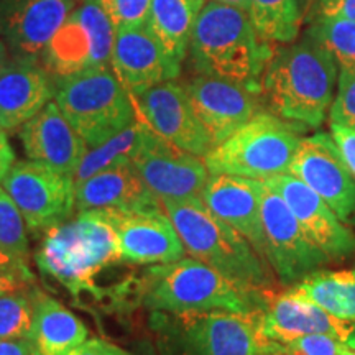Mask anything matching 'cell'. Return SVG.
Returning <instances> with one entry per match:
<instances>
[{"instance_id":"cell-18","label":"cell","mask_w":355,"mask_h":355,"mask_svg":"<svg viewBox=\"0 0 355 355\" xmlns=\"http://www.w3.org/2000/svg\"><path fill=\"white\" fill-rule=\"evenodd\" d=\"M79 0H0V38L15 58L38 61Z\"/></svg>"},{"instance_id":"cell-48","label":"cell","mask_w":355,"mask_h":355,"mask_svg":"<svg viewBox=\"0 0 355 355\" xmlns=\"http://www.w3.org/2000/svg\"><path fill=\"white\" fill-rule=\"evenodd\" d=\"M340 355H355V350L347 347L345 344H343V349H340Z\"/></svg>"},{"instance_id":"cell-9","label":"cell","mask_w":355,"mask_h":355,"mask_svg":"<svg viewBox=\"0 0 355 355\" xmlns=\"http://www.w3.org/2000/svg\"><path fill=\"white\" fill-rule=\"evenodd\" d=\"M115 26L96 0H79L64 24L44 48L43 68L55 78L79 71L109 68Z\"/></svg>"},{"instance_id":"cell-13","label":"cell","mask_w":355,"mask_h":355,"mask_svg":"<svg viewBox=\"0 0 355 355\" xmlns=\"http://www.w3.org/2000/svg\"><path fill=\"white\" fill-rule=\"evenodd\" d=\"M130 96L140 121L162 139L201 158L211 152L212 141L199 122L184 86L163 81Z\"/></svg>"},{"instance_id":"cell-45","label":"cell","mask_w":355,"mask_h":355,"mask_svg":"<svg viewBox=\"0 0 355 355\" xmlns=\"http://www.w3.org/2000/svg\"><path fill=\"white\" fill-rule=\"evenodd\" d=\"M153 347H155V345H152V344L146 343V340H145V343L137 345V350L133 354H135V355H158L157 350H155Z\"/></svg>"},{"instance_id":"cell-4","label":"cell","mask_w":355,"mask_h":355,"mask_svg":"<svg viewBox=\"0 0 355 355\" xmlns=\"http://www.w3.org/2000/svg\"><path fill=\"white\" fill-rule=\"evenodd\" d=\"M44 278L60 283L73 296L97 298L96 279L122 260L117 234L99 211H81L76 219L44 232L35 255Z\"/></svg>"},{"instance_id":"cell-11","label":"cell","mask_w":355,"mask_h":355,"mask_svg":"<svg viewBox=\"0 0 355 355\" xmlns=\"http://www.w3.org/2000/svg\"><path fill=\"white\" fill-rule=\"evenodd\" d=\"M132 163L159 202L201 198L211 175L201 157L178 148L146 123L132 155Z\"/></svg>"},{"instance_id":"cell-12","label":"cell","mask_w":355,"mask_h":355,"mask_svg":"<svg viewBox=\"0 0 355 355\" xmlns=\"http://www.w3.org/2000/svg\"><path fill=\"white\" fill-rule=\"evenodd\" d=\"M261 222L265 259L283 285H296L331 261L309 241L286 202L265 183L261 188Z\"/></svg>"},{"instance_id":"cell-20","label":"cell","mask_w":355,"mask_h":355,"mask_svg":"<svg viewBox=\"0 0 355 355\" xmlns=\"http://www.w3.org/2000/svg\"><path fill=\"white\" fill-rule=\"evenodd\" d=\"M261 188L263 181L260 180L232 175H209L201 193V201L212 214L245 237L265 259Z\"/></svg>"},{"instance_id":"cell-8","label":"cell","mask_w":355,"mask_h":355,"mask_svg":"<svg viewBox=\"0 0 355 355\" xmlns=\"http://www.w3.org/2000/svg\"><path fill=\"white\" fill-rule=\"evenodd\" d=\"M301 139L295 125L275 114L259 112L204 157L211 175L265 181L290 173Z\"/></svg>"},{"instance_id":"cell-10","label":"cell","mask_w":355,"mask_h":355,"mask_svg":"<svg viewBox=\"0 0 355 355\" xmlns=\"http://www.w3.org/2000/svg\"><path fill=\"white\" fill-rule=\"evenodd\" d=\"M2 188L19 207L32 234L64 224L76 209L73 176L61 175L32 159L15 163L2 180Z\"/></svg>"},{"instance_id":"cell-28","label":"cell","mask_w":355,"mask_h":355,"mask_svg":"<svg viewBox=\"0 0 355 355\" xmlns=\"http://www.w3.org/2000/svg\"><path fill=\"white\" fill-rule=\"evenodd\" d=\"M248 15L266 42L291 43L300 33L298 0H250Z\"/></svg>"},{"instance_id":"cell-34","label":"cell","mask_w":355,"mask_h":355,"mask_svg":"<svg viewBox=\"0 0 355 355\" xmlns=\"http://www.w3.org/2000/svg\"><path fill=\"white\" fill-rule=\"evenodd\" d=\"M331 123L355 128V71L340 69L337 96L331 104Z\"/></svg>"},{"instance_id":"cell-22","label":"cell","mask_w":355,"mask_h":355,"mask_svg":"<svg viewBox=\"0 0 355 355\" xmlns=\"http://www.w3.org/2000/svg\"><path fill=\"white\" fill-rule=\"evenodd\" d=\"M354 327L355 322L337 319L318 304L290 291L268 301L260 314L261 336L282 344L309 334H327L345 343Z\"/></svg>"},{"instance_id":"cell-17","label":"cell","mask_w":355,"mask_h":355,"mask_svg":"<svg viewBox=\"0 0 355 355\" xmlns=\"http://www.w3.org/2000/svg\"><path fill=\"white\" fill-rule=\"evenodd\" d=\"M99 212L117 234L122 260L127 263H170L186 254L183 241L165 209Z\"/></svg>"},{"instance_id":"cell-49","label":"cell","mask_w":355,"mask_h":355,"mask_svg":"<svg viewBox=\"0 0 355 355\" xmlns=\"http://www.w3.org/2000/svg\"><path fill=\"white\" fill-rule=\"evenodd\" d=\"M354 273H355V270H354Z\"/></svg>"},{"instance_id":"cell-29","label":"cell","mask_w":355,"mask_h":355,"mask_svg":"<svg viewBox=\"0 0 355 355\" xmlns=\"http://www.w3.org/2000/svg\"><path fill=\"white\" fill-rule=\"evenodd\" d=\"M144 127L145 123L137 117V121L132 125H128L125 130L114 135L112 139H109L101 145L89 146L81 163H79L76 173L73 175L74 184L81 183V181L97 175V173L107 170V168L119 165V163L132 159V155L140 141Z\"/></svg>"},{"instance_id":"cell-32","label":"cell","mask_w":355,"mask_h":355,"mask_svg":"<svg viewBox=\"0 0 355 355\" xmlns=\"http://www.w3.org/2000/svg\"><path fill=\"white\" fill-rule=\"evenodd\" d=\"M26 230L28 229L19 207L0 186V248L7 254L28 261L30 245Z\"/></svg>"},{"instance_id":"cell-30","label":"cell","mask_w":355,"mask_h":355,"mask_svg":"<svg viewBox=\"0 0 355 355\" xmlns=\"http://www.w3.org/2000/svg\"><path fill=\"white\" fill-rule=\"evenodd\" d=\"M309 35L331 53L340 69L355 71V21L318 17Z\"/></svg>"},{"instance_id":"cell-36","label":"cell","mask_w":355,"mask_h":355,"mask_svg":"<svg viewBox=\"0 0 355 355\" xmlns=\"http://www.w3.org/2000/svg\"><path fill=\"white\" fill-rule=\"evenodd\" d=\"M331 137L334 139L337 150H339L349 171L355 178V128L331 123Z\"/></svg>"},{"instance_id":"cell-33","label":"cell","mask_w":355,"mask_h":355,"mask_svg":"<svg viewBox=\"0 0 355 355\" xmlns=\"http://www.w3.org/2000/svg\"><path fill=\"white\" fill-rule=\"evenodd\" d=\"M115 30L146 24L152 0H96Z\"/></svg>"},{"instance_id":"cell-16","label":"cell","mask_w":355,"mask_h":355,"mask_svg":"<svg viewBox=\"0 0 355 355\" xmlns=\"http://www.w3.org/2000/svg\"><path fill=\"white\" fill-rule=\"evenodd\" d=\"M184 89L212 148L259 114V92L242 84L199 74L186 83Z\"/></svg>"},{"instance_id":"cell-21","label":"cell","mask_w":355,"mask_h":355,"mask_svg":"<svg viewBox=\"0 0 355 355\" xmlns=\"http://www.w3.org/2000/svg\"><path fill=\"white\" fill-rule=\"evenodd\" d=\"M24 150L32 162L73 176L87 152V144L68 122L56 102H48L35 117L21 125Z\"/></svg>"},{"instance_id":"cell-35","label":"cell","mask_w":355,"mask_h":355,"mask_svg":"<svg viewBox=\"0 0 355 355\" xmlns=\"http://www.w3.org/2000/svg\"><path fill=\"white\" fill-rule=\"evenodd\" d=\"M343 344L327 334H309L286 343V349L295 355H340Z\"/></svg>"},{"instance_id":"cell-15","label":"cell","mask_w":355,"mask_h":355,"mask_svg":"<svg viewBox=\"0 0 355 355\" xmlns=\"http://www.w3.org/2000/svg\"><path fill=\"white\" fill-rule=\"evenodd\" d=\"M263 183L286 202L309 241L331 261L345 260L355 254V234L303 181L285 173Z\"/></svg>"},{"instance_id":"cell-1","label":"cell","mask_w":355,"mask_h":355,"mask_svg":"<svg viewBox=\"0 0 355 355\" xmlns=\"http://www.w3.org/2000/svg\"><path fill=\"white\" fill-rule=\"evenodd\" d=\"M336 78V60L308 35L273 53L261 78V92L277 117L296 128H318L332 104Z\"/></svg>"},{"instance_id":"cell-14","label":"cell","mask_w":355,"mask_h":355,"mask_svg":"<svg viewBox=\"0 0 355 355\" xmlns=\"http://www.w3.org/2000/svg\"><path fill=\"white\" fill-rule=\"evenodd\" d=\"M290 175L303 181L329 204L340 220L354 219L355 178L340 157L331 133H316L301 139Z\"/></svg>"},{"instance_id":"cell-7","label":"cell","mask_w":355,"mask_h":355,"mask_svg":"<svg viewBox=\"0 0 355 355\" xmlns=\"http://www.w3.org/2000/svg\"><path fill=\"white\" fill-rule=\"evenodd\" d=\"M55 102L87 148L104 144L137 121L130 92L110 68L56 78Z\"/></svg>"},{"instance_id":"cell-47","label":"cell","mask_w":355,"mask_h":355,"mask_svg":"<svg viewBox=\"0 0 355 355\" xmlns=\"http://www.w3.org/2000/svg\"><path fill=\"white\" fill-rule=\"evenodd\" d=\"M344 344L347 345V347H350V349H354V350H355V327H354V331L350 332V336L347 337V340H345Z\"/></svg>"},{"instance_id":"cell-31","label":"cell","mask_w":355,"mask_h":355,"mask_svg":"<svg viewBox=\"0 0 355 355\" xmlns=\"http://www.w3.org/2000/svg\"><path fill=\"white\" fill-rule=\"evenodd\" d=\"M33 288L0 296V340L28 339L33 319Z\"/></svg>"},{"instance_id":"cell-43","label":"cell","mask_w":355,"mask_h":355,"mask_svg":"<svg viewBox=\"0 0 355 355\" xmlns=\"http://www.w3.org/2000/svg\"><path fill=\"white\" fill-rule=\"evenodd\" d=\"M260 355H295V354L290 352L285 344L277 343V340L265 339L263 345H261Z\"/></svg>"},{"instance_id":"cell-42","label":"cell","mask_w":355,"mask_h":355,"mask_svg":"<svg viewBox=\"0 0 355 355\" xmlns=\"http://www.w3.org/2000/svg\"><path fill=\"white\" fill-rule=\"evenodd\" d=\"M0 270L3 272H21V273H33L30 270L28 261L19 259V257L7 254L0 248Z\"/></svg>"},{"instance_id":"cell-25","label":"cell","mask_w":355,"mask_h":355,"mask_svg":"<svg viewBox=\"0 0 355 355\" xmlns=\"http://www.w3.org/2000/svg\"><path fill=\"white\" fill-rule=\"evenodd\" d=\"M33 319L28 339L38 355H64L87 339L89 329L60 301L33 290Z\"/></svg>"},{"instance_id":"cell-27","label":"cell","mask_w":355,"mask_h":355,"mask_svg":"<svg viewBox=\"0 0 355 355\" xmlns=\"http://www.w3.org/2000/svg\"><path fill=\"white\" fill-rule=\"evenodd\" d=\"M293 295L318 304L319 308L343 321L355 322V273L349 272H318L308 275L293 285Z\"/></svg>"},{"instance_id":"cell-24","label":"cell","mask_w":355,"mask_h":355,"mask_svg":"<svg viewBox=\"0 0 355 355\" xmlns=\"http://www.w3.org/2000/svg\"><path fill=\"white\" fill-rule=\"evenodd\" d=\"M55 97V83L38 61L15 58L0 71V127L28 122Z\"/></svg>"},{"instance_id":"cell-26","label":"cell","mask_w":355,"mask_h":355,"mask_svg":"<svg viewBox=\"0 0 355 355\" xmlns=\"http://www.w3.org/2000/svg\"><path fill=\"white\" fill-rule=\"evenodd\" d=\"M206 0H152L146 26L178 64L189 51L194 25Z\"/></svg>"},{"instance_id":"cell-41","label":"cell","mask_w":355,"mask_h":355,"mask_svg":"<svg viewBox=\"0 0 355 355\" xmlns=\"http://www.w3.org/2000/svg\"><path fill=\"white\" fill-rule=\"evenodd\" d=\"M13 165H15V153L7 139L6 128L0 127V183Z\"/></svg>"},{"instance_id":"cell-40","label":"cell","mask_w":355,"mask_h":355,"mask_svg":"<svg viewBox=\"0 0 355 355\" xmlns=\"http://www.w3.org/2000/svg\"><path fill=\"white\" fill-rule=\"evenodd\" d=\"M0 355H38L30 339H2Z\"/></svg>"},{"instance_id":"cell-38","label":"cell","mask_w":355,"mask_h":355,"mask_svg":"<svg viewBox=\"0 0 355 355\" xmlns=\"http://www.w3.org/2000/svg\"><path fill=\"white\" fill-rule=\"evenodd\" d=\"M318 17L355 21V0H319Z\"/></svg>"},{"instance_id":"cell-3","label":"cell","mask_w":355,"mask_h":355,"mask_svg":"<svg viewBox=\"0 0 355 355\" xmlns=\"http://www.w3.org/2000/svg\"><path fill=\"white\" fill-rule=\"evenodd\" d=\"M140 304L148 311L171 314L227 311L263 313L268 301L263 291L241 288L196 259L158 263L141 275Z\"/></svg>"},{"instance_id":"cell-44","label":"cell","mask_w":355,"mask_h":355,"mask_svg":"<svg viewBox=\"0 0 355 355\" xmlns=\"http://www.w3.org/2000/svg\"><path fill=\"white\" fill-rule=\"evenodd\" d=\"M206 2H219V3H225V6L241 8V10L247 12L250 10V0H206Z\"/></svg>"},{"instance_id":"cell-46","label":"cell","mask_w":355,"mask_h":355,"mask_svg":"<svg viewBox=\"0 0 355 355\" xmlns=\"http://www.w3.org/2000/svg\"><path fill=\"white\" fill-rule=\"evenodd\" d=\"M7 48L6 44H3L2 40H0V71L3 69V66L7 64Z\"/></svg>"},{"instance_id":"cell-19","label":"cell","mask_w":355,"mask_h":355,"mask_svg":"<svg viewBox=\"0 0 355 355\" xmlns=\"http://www.w3.org/2000/svg\"><path fill=\"white\" fill-rule=\"evenodd\" d=\"M110 66L130 94L173 81L181 73V64L168 55L146 24L115 30Z\"/></svg>"},{"instance_id":"cell-23","label":"cell","mask_w":355,"mask_h":355,"mask_svg":"<svg viewBox=\"0 0 355 355\" xmlns=\"http://www.w3.org/2000/svg\"><path fill=\"white\" fill-rule=\"evenodd\" d=\"M76 209L81 211H146L165 209L146 188L132 159L76 183Z\"/></svg>"},{"instance_id":"cell-2","label":"cell","mask_w":355,"mask_h":355,"mask_svg":"<svg viewBox=\"0 0 355 355\" xmlns=\"http://www.w3.org/2000/svg\"><path fill=\"white\" fill-rule=\"evenodd\" d=\"M188 53L199 74L242 84L259 94L266 64L273 56L250 15L219 2H204Z\"/></svg>"},{"instance_id":"cell-39","label":"cell","mask_w":355,"mask_h":355,"mask_svg":"<svg viewBox=\"0 0 355 355\" xmlns=\"http://www.w3.org/2000/svg\"><path fill=\"white\" fill-rule=\"evenodd\" d=\"M35 285L33 273L21 272H3L0 270V296L10 295V293L28 291Z\"/></svg>"},{"instance_id":"cell-37","label":"cell","mask_w":355,"mask_h":355,"mask_svg":"<svg viewBox=\"0 0 355 355\" xmlns=\"http://www.w3.org/2000/svg\"><path fill=\"white\" fill-rule=\"evenodd\" d=\"M64 355H135L105 339H86Z\"/></svg>"},{"instance_id":"cell-5","label":"cell","mask_w":355,"mask_h":355,"mask_svg":"<svg viewBox=\"0 0 355 355\" xmlns=\"http://www.w3.org/2000/svg\"><path fill=\"white\" fill-rule=\"evenodd\" d=\"M186 252L245 290L263 291L273 285L272 266L242 237L207 209L201 198L163 202Z\"/></svg>"},{"instance_id":"cell-6","label":"cell","mask_w":355,"mask_h":355,"mask_svg":"<svg viewBox=\"0 0 355 355\" xmlns=\"http://www.w3.org/2000/svg\"><path fill=\"white\" fill-rule=\"evenodd\" d=\"M260 314L152 311L155 350L158 355H260L265 340Z\"/></svg>"}]
</instances>
